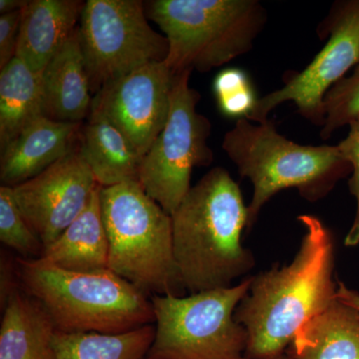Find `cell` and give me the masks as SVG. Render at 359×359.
<instances>
[{
    "instance_id": "6da1fadb",
    "label": "cell",
    "mask_w": 359,
    "mask_h": 359,
    "mask_svg": "<svg viewBox=\"0 0 359 359\" xmlns=\"http://www.w3.org/2000/svg\"><path fill=\"white\" fill-rule=\"evenodd\" d=\"M299 219L306 233L294 261L252 276L236 309V321L247 330L249 359L283 356L297 330L337 299L332 231L311 215Z\"/></svg>"
},
{
    "instance_id": "7a4b0ae2",
    "label": "cell",
    "mask_w": 359,
    "mask_h": 359,
    "mask_svg": "<svg viewBox=\"0 0 359 359\" xmlns=\"http://www.w3.org/2000/svg\"><path fill=\"white\" fill-rule=\"evenodd\" d=\"M171 219L175 259L190 294L233 287L254 268V255L241 243L248 207L224 168L192 187Z\"/></svg>"
},
{
    "instance_id": "3957f363",
    "label": "cell",
    "mask_w": 359,
    "mask_h": 359,
    "mask_svg": "<svg viewBox=\"0 0 359 359\" xmlns=\"http://www.w3.org/2000/svg\"><path fill=\"white\" fill-rule=\"evenodd\" d=\"M15 271L20 289L43 306L57 332L119 334L154 325L151 297L110 269L77 273L18 257Z\"/></svg>"
},
{
    "instance_id": "277c9868",
    "label": "cell",
    "mask_w": 359,
    "mask_h": 359,
    "mask_svg": "<svg viewBox=\"0 0 359 359\" xmlns=\"http://www.w3.org/2000/svg\"><path fill=\"white\" fill-rule=\"evenodd\" d=\"M223 150L243 178L254 187L248 205L252 228L266 203L285 189H297L309 202L327 197L340 180L353 174L351 163L337 146L299 145L283 136L276 123L237 120L224 135Z\"/></svg>"
},
{
    "instance_id": "5b68a950",
    "label": "cell",
    "mask_w": 359,
    "mask_h": 359,
    "mask_svg": "<svg viewBox=\"0 0 359 359\" xmlns=\"http://www.w3.org/2000/svg\"><path fill=\"white\" fill-rule=\"evenodd\" d=\"M100 201L110 271L148 297H184L171 216L139 182L101 187Z\"/></svg>"
},
{
    "instance_id": "8992f818",
    "label": "cell",
    "mask_w": 359,
    "mask_h": 359,
    "mask_svg": "<svg viewBox=\"0 0 359 359\" xmlns=\"http://www.w3.org/2000/svg\"><path fill=\"white\" fill-rule=\"evenodd\" d=\"M145 11L169 42L165 63L174 74L209 72L244 55L268 21L257 0H151Z\"/></svg>"
},
{
    "instance_id": "52a82bcc",
    "label": "cell",
    "mask_w": 359,
    "mask_h": 359,
    "mask_svg": "<svg viewBox=\"0 0 359 359\" xmlns=\"http://www.w3.org/2000/svg\"><path fill=\"white\" fill-rule=\"evenodd\" d=\"M252 278L189 297L153 295L155 337L147 359H249L247 330L235 313Z\"/></svg>"
},
{
    "instance_id": "ba28073f",
    "label": "cell",
    "mask_w": 359,
    "mask_h": 359,
    "mask_svg": "<svg viewBox=\"0 0 359 359\" xmlns=\"http://www.w3.org/2000/svg\"><path fill=\"white\" fill-rule=\"evenodd\" d=\"M79 37L93 96L108 82L164 62L169 54V42L149 25L145 1L140 0H87Z\"/></svg>"
},
{
    "instance_id": "9c48e42d",
    "label": "cell",
    "mask_w": 359,
    "mask_h": 359,
    "mask_svg": "<svg viewBox=\"0 0 359 359\" xmlns=\"http://www.w3.org/2000/svg\"><path fill=\"white\" fill-rule=\"evenodd\" d=\"M190 71L175 74L166 125L142 163L139 183L170 216L185 199L195 167L210 166L214 153L208 145L212 124L197 111L201 96L191 88Z\"/></svg>"
},
{
    "instance_id": "30bf717a",
    "label": "cell",
    "mask_w": 359,
    "mask_h": 359,
    "mask_svg": "<svg viewBox=\"0 0 359 359\" xmlns=\"http://www.w3.org/2000/svg\"><path fill=\"white\" fill-rule=\"evenodd\" d=\"M327 44L304 69L283 75V86L262 97L248 119L268 121L269 114L280 104L292 101L297 112L311 124L325 122L323 99L328 90L359 65V0H339L318 27Z\"/></svg>"
},
{
    "instance_id": "8fae6325",
    "label": "cell",
    "mask_w": 359,
    "mask_h": 359,
    "mask_svg": "<svg viewBox=\"0 0 359 359\" xmlns=\"http://www.w3.org/2000/svg\"><path fill=\"white\" fill-rule=\"evenodd\" d=\"M174 77L165 61L142 66L104 85L90 115L114 125L144 157L166 125Z\"/></svg>"
},
{
    "instance_id": "7c38bea8",
    "label": "cell",
    "mask_w": 359,
    "mask_h": 359,
    "mask_svg": "<svg viewBox=\"0 0 359 359\" xmlns=\"http://www.w3.org/2000/svg\"><path fill=\"white\" fill-rule=\"evenodd\" d=\"M98 186L77 145L39 176L13 190L23 217L46 249L83 212Z\"/></svg>"
},
{
    "instance_id": "4fadbf2b",
    "label": "cell",
    "mask_w": 359,
    "mask_h": 359,
    "mask_svg": "<svg viewBox=\"0 0 359 359\" xmlns=\"http://www.w3.org/2000/svg\"><path fill=\"white\" fill-rule=\"evenodd\" d=\"M83 123L59 122L42 117L21 132L0 158L2 186L14 187L39 176L78 145Z\"/></svg>"
},
{
    "instance_id": "5bb4252c",
    "label": "cell",
    "mask_w": 359,
    "mask_h": 359,
    "mask_svg": "<svg viewBox=\"0 0 359 359\" xmlns=\"http://www.w3.org/2000/svg\"><path fill=\"white\" fill-rule=\"evenodd\" d=\"M84 6L82 0H29L22 9L16 57L41 74L76 32Z\"/></svg>"
},
{
    "instance_id": "9a60e30c",
    "label": "cell",
    "mask_w": 359,
    "mask_h": 359,
    "mask_svg": "<svg viewBox=\"0 0 359 359\" xmlns=\"http://www.w3.org/2000/svg\"><path fill=\"white\" fill-rule=\"evenodd\" d=\"M41 89L44 117L71 123L88 119L93 95L80 46L79 25L41 73Z\"/></svg>"
},
{
    "instance_id": "2e32d148",
    "label": "cell",
    "mask_w": 359,
    "mask_h": 359,
    "mask_svg": "<svg viewBox=\"0 0 359 359\" xmlns=\"http://www.w3.org/2000/svg\"><path fill=\"white\" fill-rule=\"evenodd\" d=\"M101 186L94 191L88 205L60 237L44 249L41 263L77 273L109 269V241L104 224Z\"/></svg>"
},
{
    "instance_id": "e0dca14e",
    "label": "cell",
    "mask_w": 359,
    "mask_h": 359,
    "mask_svg": "<svg viewBox=\"0 0 359 359\" xmlns=\"http://www.w3.org/2000/svg\"><path fill=\"white\" fill-rule=\"evenodd\" d=\"M78 148L101 187L139 182L143 156L105 118L90 115L80 129Z\"/></svg>"
},
{
    "instance_id": "ac0fdd59",
    "label": "cell",
    "mask_w": 359,
    "mask_h": 359,
    "mask_svg": "<svg viewBox=\"0 0 359 359\" xmlns=\"http://www.w3.org/2000/svg\"><path fill=\"white\" fill-rule=\"evenodd\" d=\"M2 311L0 359H57L56 327L39 301L18 287Z\"/></svg>"
},
{
    "instance_id": "d6986e66",
    "label": "cell",
    "mask_w": 359,
    "mask_h": 359,
    "mask_svg": "<svg viewBox=\"0 0 359 359\" xmlns=\"http://www.w3.org/2000/svg\"><path fill=\"white\" fill-rule=\"evenodd\" d=\"M285 353L294 359H359V311L335 299L297 330Z\"/></svg>"
},
{
    "instance_id": "ffe728a7",
    "label": "cell",
    "mask_w": 359,
    "mask_h": 359,
    "mask_svg": "<svg viewBox=\"0 0 359 359\" xmlns=\"http://www.w3.org/2000/svg\"><path fill=\"white\" fill-rule=\"evenodd\" d=\"M42 116L41 74L13 58L0 69V150Z\"/></svg>"
},
{
    "instance_id": "44dd1931",
    "label": "cell",
    "mask_w": 359,
    "mask_h": 359,
    "mask_svg": "<svg viewBox=\"0 0 359 359\" xmlns=\"http://www.w3.org/2000/svg\"><path fill=\"white\" fill-rule=\"evenodd\" d=\"M154 337V325L119 334L56 330L53 344L57 359H147Z\"/></svg>"
},
{
    "instance_id": "7402d4cb",
    "label": "cell",
    "mask_w": 359,
    "mask_h": 359,
    "mask_svg": "<svg viewBox=\"0 0 359 359\" xmlns=\"http://www.w3.org/2000/svg\"><path fill=\"white\" fill-rule=\"evenodd\" d=\"M0 241L22 259H39L44 250L14 199L13 188L6 186L0 187Z\"/></svg>"
},
{
    "instance_id": "603a6c76",
    "label": "cell",
    "mask_w": 359,
    "mask_h": 359,
    "mask_svg": "<svg viewBox=\"0 0 359 359\" xmlns=\"http://www.w3.org/2000/svg\"><path fill=\"white\" fill-rule=\"evenodd\" d=\"M219 112L229 118L248 119L256 107V90L252 80L241 68H226L212 82Z\"/></svg>"
},
{
    "instance_id": "cb8c5ba5",
    "label": "cell",
    "mask_w": 359,
    "mask_h": 359,
    "mask_svg": "<svg viewBox=\"0 0 359 359\" xmlns=\"http://www.w3.org/2000/svg\"><path fill=\"white\" fill-rule=\"evenodd\" d=\"M325 122L320 137L327 140L337 129L359 118V65L353 74L334 85L323 99Z\"/></svg>"
},
{
    "instance_id": "d4e9b609",
    "label": "cell",
    "mask_w": 359,
    "mask_h": 359,
    "mask_svg": "<svg viewBox=\"0 0 359 359\" xmlns=\"http://www.w3.org/2000/svg\"><path fill=\"white\" fill-rule=\"evenodd\" d=\"M337 148L353 167L348 187L356 200V214L344 244L346 247H355L359 244V118L349 124V133L344 140L340 142Z\"/></svg>"
},
{
    "instance_id": "484cf974",
    "label": "cell",
    "mask_w": 359,
    "mask_h": 359,
    "mask_svg": "<svg viewBox=\"0 0 359 359\" xmlns=\"http://www.w3.org/2000/svg\"><path fill=\"white\" fill-rule=\"evenodd\" d=\"M22 9L0 15V69L16 57Z\"/></svg>"
},
{
    "instance_id": "4316f807",
    "label": "cell",
    "mask_w": 359,
    "mask_h": 359,
    "mask_svg": "<svg viewBox=\"0 0 359 359\" xmlns=\"http://www.w3.org/2000/svg\"><path fill=\"white\" fill-rule=\"evenodd\" d=\"M337 299L359 311V292L348 289L344 283H337Z\"/></svg>"
},
{
    "instance_id": "83f0119b",
    "label": "cell",
    "mask_w": 359,
    "mask_h": 359,
    "mask_svg": "<svg viewBox=\"0 0 359 359\" xmlns=\"http://www.w3.org/2000/svg\"><path fill=\"white\" fill-rule=\"evenodd\" d=\"M28 2L29 0H0V15L21 11Z\"/></svg>"
},
{
    "instance_id": "f1b7e54d",
    "label": "cell",
    "mask_w": 359,
    "mask_h": 359,
    "mask_svg": "<svg viewBox=\"0 0 359 359\" xmlns=\"http://www.w3.org/2000/svg\"><path fill=\"white\" fill-rule=\"evenodd\" d=\"M278 359H294L292 358V356H290L289 354H283V356H280V358H278Z\"/></svg>"
}]
</instances>
